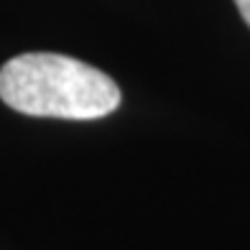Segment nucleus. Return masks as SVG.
Masks as SVG:
<instances>
[{
  "label": "nucleus",
  "instance_id": "f257e3e1",
  "mask_svg": "<svg viewBox=\"0 0 250 250\" xmlns=\"http://www.w3.org/2000/svg\"><path fill=\"white\" fill-rule=\"evenodd\" d=\"M0 100L31 118L97 120L118 110L120 87L74 56L31 51L0 66Z\"/></svg>",
  "mask_w": 250,
  "mask_h": 250
},
{
  "label": "nucleus",
  "instance_id": "f03ea898",
  "mask_svg": "<svg viewBox=\"0 0 250 250\" xmlns=\"http://www.w3.org/2000/svg\"><path fill=\"white\" fill-rule=\"evenodd\" d=\"M232 3L237 5V10H240V16H243V21L250 26V0H232Z\"/></svg>",
  "mask_w": 250,
  "mask_h": 250
}]
</instances>
